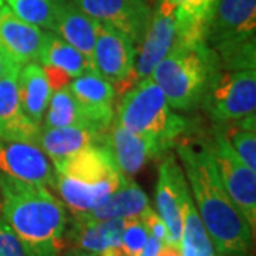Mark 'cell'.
Returning <instances> with one entry per match:
<instances>
[{
  "instance_id": "25",
  "label": "cell",
  "mask_w": 256,
  "mask_h": 256,
  "mask_svg": "<svg viewBox=\"0 0 256 256\" xmlns=\"http://www.w3.org/2000/svg\"><path fill=\"white\" fill-rule=\"evenodd\" d=\"M38 62L60 67L73 78L88 72H96V67L90 58H87L77 48L64 42L62 37L48 30L46 32V40Z\"/></svg>"
},
{
  "instance_id": "20",
  "label": "cell",
  "mask_w": 256,
  "mask_h": 256,
  "mask_svg": "<svg viewBox=\"0 0 256 256\" xmlns=\"http://www.w3.org/2000/svg\"><path fill=\"white\" fill-rule=\"evenodd\" d=\"M175 9V43L195 46L205 34L218 0H164Z\"/></svg>"
},
{
  "instance_id": "29",
  "label": "cell",
  "mask_w": 256,
  "mask_h": 256,
  "mask_svg": "<svg viewBox=\"0 0 256 256\" xmlns=\"http://www.w3.org/2000/svg\"><path fill=\"white\" fill-rule=\"evenodd\" d=\"M148 236L150 235L140 216L126 218L120 248L127 256H140L146 246Z\"/></svg>"
},
{
  "instance_id": "15",
  "label": "cell",
  "mask_w": 256,
  "mask_h": 256,
  "mask_svg": "<svg viewBox=\"0 0 256 256\" xmlns=\"http://www.w3.org/2000/svg\"><path fill=\"white\" fill-rule=\"evenodd\" d=\"M22 67L4 62L0 76V141L36 142L40 127L24 116L20 106L18 77Z\"/></svg>"
},
{
  "instance_id": "30",
  "label": "cell",
  "mask_w": 256,
  "mask_h": 256,
  "mask_svg": "<svg viewBox=\"0 0 256 256\" xmlns=\"http://www.w3.org/2000/svg\"><path fill=\"white\" fill-rule=\"evenodd\" d=\"M0 256H30L13 230L0 216Z\"/></svg>"
},
{
  "instance_id": "14",
  "label": "cell",
  "mask_w": 256,
  "mask_h": 256,
  "mask_svg": "<svg viewBox=\"0 0 256 256\" xmlns=\"http://www.w3.org/2000/svg\"><path fill=\"white\" fill-rule=\"evenodd\" d=\"M175 42V9L161 0L152 13L150 26L140 43L134 63V73L138 82L150 77L154 67L171 50Z\"/></svg>"
},
{
  "instance_id": "24",
  "label": "cell",
  "mask_w": 256,
  "mask_h": 256,
  "mask_svg": "<svg viewBox=\"0 0 256 256\" xmlns=\"http://www.w3.org/2000/svg\"><path fill=\"white\" fill-rule=\"evenodd\" d=\"M180 252L181 256H216L194 204L188 182L182 188V232Z\"/></svg>"
},
{
  "instance_id": "31",
  "label": "cell",
  "mask_w": 256,
  "mask_h": 256,
  "mask_svg": "<svg viewBox=\"0 0 256 256\" xmlns=\"http://www.w3.org/2000/svg\"><path fill=\"white\" fill-rule=\"evenodd\" d=\"M140 220L144 224L148 235L156 238L162 245H168V230L165 226L164 220L156 214L151 206H146L144 212L140 215Z\"/></svg>"
},
{
  "instance_id": "38",
  "label": "cell",
  "mask_w": 256,
  "mask_h": 256,
  "mask_svg": "<svg viewBox=\"0 0 256 256\" xmlns=\"http://www.w3.org/2000/svg\"><path fill=\"white\" fill-rule=\"evenodd\" d=\"M0 210H2V196H0Z\"/></svg>"
},
{
  "instance_id": "7",
  "label": "cell",
  "mask_w": 256,
  "mask_h": 256,
  "mask_svg": "<svg viewBox=\"0 0 256 256\" xmlns=\"http://www.w3.org/2000/svg\"><path fill=\"white\" fill-rule=\"evenodd\" d=\"M205 108L218 122L240 121L256 111V70L218 72L204 96Z\"/></svg>"
},
{
  "instance_id": "37",
  "label": "cell",
  "mask_w": 256,
  "mask_h": 256,
  "mask_svg": "<svg viewBox=\"0 0 256 256\" xmlns=\"http://www.w3.org/2000/svg\"><path fill=\"white\" fill-rule=\"evenodd\" d=\"M3 2H4V0H0V9H2L3 6H4V4H3Z\"/></svg>"
},
{
  "instance_id": "6",
  "label": "cell",
  "mask_w": 256,
  "mask_h": 256,
  "mask_svg": "<svg viewBox=\"0 0 256 256\" xmlns=\"http://www.w3.org/2000/svg\"><path fill=\"white\" fill-rule=\"evenodd\" d=\"M120 126L154 138L168 148L186 130V121L175 114L164 92L151 77L142 78L126 94L114 116Z\"/></svg>"
},
{
  "instance_id": "22",
  "label": "cell",
  "mask_w": 256,
  "mask_h": 256,
  "mask_svg": "<svg viewBox=\"0 0 256 256\" xmlns=\"http://www.w3.org/2000/svg\"><path fill=\"white\" fill-rule=\"evenodd\" d=\"M124 220H86L74 218L73 226L67 238L73 242L74 249L100 255L110 248L121 245Z\"/></svg>"
},
{
  "instance_id": "3",
  "label": "cell",
  "mask_w": 256,
  "mask_h": 256,
  "mask_svg": "<svg viewBox=\"0 0 256 256\" xmlns=\"http://www.w3.org/2000/svg\"><path fill=\"white\" fill-rule=\"evenodd\" d=\"M53 166L52 186L73 218L96 210L118 188L126 176L116 164L107 142L87 146Z\"/></svg>"
},
{
  "instance_id": "9",
  "label": "cell",
  "mask_w": 256,
  "mask_h": 256,
  "mask_svg": "<svg viewBox=\"0 0 256 256\" xmlns=\"http://www.w3.org/2000/svg\"><path fill=\"white\" fill-rule=\"evenodd\" d=\"M210 156L225 191L239 212L255 230L256 226V174L235 152L224 132L216 131L214 142L208 144Z\"/></svg>"
},
{
  "instance_id": "8",
  "label": "cell",
  "mask_w": 256,
  "mask_h": 256,
  "mask_svg": "<svg viewBox=\"0 0 256 256\" xmlns=\"http://www.w3.org/2000/svg\"><path fill=\"white\" fill-rule=\"evenodd\" d=\"M137 44L117 28L98 23L92 64L102 78L112 84L116 92L126 94L138 82L134 73Z\"/></svg>"
},
{
  "instance_id": "4",
  "label": "cell",
  "mask_w": 256,
  "mask_h": 256,
  "mask_svg": "<svg viewBox=\"0 0 256 256\" xmlns=\"http://www.w3.org/2000/svg\"><path fill=\"white\" fill-rule=\"evenodd\" d=\"M220 70V60L204 44L175 43L156 64L151 78L174 110H192L204 98L210 82Z\"/></svg>"
},
{
  "instance_id": "35",
  "label": "cell",
  "mask_w": 256,
  "mask_h": 256,
  "mask_svg": "<svg viewBox=\"0 0 256 256\" xmlns=\"http://www.w3.org/2000/svg\"><path fill=\"white\" fill-rule=\"evenodd\" d=\"M66 256H98L96 254H90V252H84V250H78V249H72Z\"/></svg>"
},
{
  "instance_id": "32",
  "label": "cell",
  "mask_w": 256,
  "mask_h": 256,
  "mask_svg": "<svg viewBox=\"0 0 256 256\" xmlns=\"http://www.w3.org/2000/svg\"><path fill=\"white\" fill-rule=\"evenodd\" d=\"M43 67V72L46 76L47 84L50 87L52 94L57 90H62L70 86V82H73V77L68 73H66L60 67L56 66H50V64H40Z\"/></svg>"
},
{
  "instance_id": "21",
  "label": "cell",
  "mask_w": 256,
  "mask_h": 256,
  "mask_svg": "<svg viewBox=\"0 0 256 256\" xmlns=\"http://www.w3.org/2000/svg\"><path fill=\"white\" fill-rule=\"evenodd\" d=\"M148 204V196L146 192L141 190V186L136 181L131 180V176H124L122 182L116 191L110 194L106 201L98 205L90 214L76 218V220H126L132 216H140Z\"/></svg>"
},
{
  "instance_id": "10",
  "label": "cell",
  "mask_w": 256,
  "mask_h": 256,
  "mask_svg": "<svg viewBox=\"0 0 256 256\" xmlns=\"http://www.w3.org/2000/svg\"><path fill=\"white\" fill-rule=\"evenodd\" d=\"M0 175L46 188L53 184L54 166L36 142L0 141Z\"/></svg>"
},
{
  "instance_id": "34",
  "label": "cell",
  "mask_w": 256,
  "mask_h": 256,
  "mask_svg": "<svg viewBox=\"0 0 256 256\" xmlns=\"http://www.w3.org/2000/svg\"><path fill=\"white\" fill-rule=\"evenodd\" d=\"M98 256H127L122 250H121V248H110V249H107V250H104L102 254H100Z\"/></svg>"
},
{
  "instance_id": "33",
  "label": "cell",
  "mask_w": 256,
  "mask_h": 256,
  "mask_svg": "<svg viewBox=\"0 0 256 256\" xmlns=\"http://www.w3.org/2000/svg\"><path fill=\"white\" fill-rule=\"evenodd\" d=\"M162 246V244L154 236H148V240H146V246L142 249V252H141V255L140 256H158L160 254V249Z\"/></svg>"
},
{
  "instance_id": "23",
  "label": "cell",
  "mask_w": 256,
  "mask_h": 256,
  "mask_svg": "<svg viewBox=\"0 0 256 256\" xmlns=\"http://www.w3.org/2000/svg\"><path fill=\"white\" fill-rule=\"evenodd\" d=\"M18 90L20 106L24 116L34 126L42 127L47 106L52 97L43 67L38 63H28L18 72Z\"/></svg>"
},
{
  "instance_id": "11",
  "label": "cell",
  "mask_w": 256,
  "mask_h": 256,
  "mask_svg": "<svg viewBox=\"0 0 256 256\" xmlns=\"http://www.w3.org/2000/svg\"><path fill=\"white\" fill-rule=\"evenodd\" d=\"M90 18L127 34L137 48L152 18L146 0H73Z\"/></svg>"
},
{
  "instance_id": "5",
  "label": "cell",
  "mask_w": 256,
  "mask_h": 256,
  "mask_svg": "<svg viewBox=\"0 0 256 256\" xmlns=\"http://www.w3.org/2000/svg\"><path fill=\"white\" fill-rule=\"evenodd\" d=\"M256 0H218L205 44L224 70L256 67Z\"/></svg>"
},
{
  "instance_id": "36",
  "label": "cell",
  "mask_w": 256,
  "mask_h": 256,
  "mask_svg": "<svg viewBox=\"0 0 256 256\" xmlns=\"http://www.w3.org/2000/svg\"><path fill=\"white\" fill-rule=\"evenodd\" d=\"M3 70H4V60H3V57L0 54V76L3 73Z\"/></svg>"
},
{
  "instance_id": "27",
  "label": "cell",
  "mask_w": 256,
  "mask_h": 256,
  "mask_svg": "<svg viewBox=\"0 0 256 256\" xmlns=\"http://www.w3.org/2000/svg\"><path fill=\"white\" fill-rule=\"evenodd\" d=\"M12 12L37 28L53 32L57 0H6Z\"/></svg>"
},
{
  "instance_id": "26",
  "label": "cell",
  "mask_w": 256,
  "mask_h": 256,
  "mask_svg": "<svg viewBox=\"0 0 256 256\" xmlns=\"http://www.w3.org/2000/svg\"><path fill=\"white\" fill-rule=\"evenodd\" d=\"M44 116L46 117L43 118L42 124L43 128L84 127L96 130L82 114V108L78 107L68 87L57 90L52 94Z\"/></svg>"
},
{
  "instance_id": "13",
  "label": "cell",
  "mask_w": 256,
  "mask_h": 256,
  "mask_svg": "<svg viewBox=\"0 0 256 256\" xmlns=\"http://www.w3.org/2000/svg\"><path fill=\"white\" fill-rule=\"evenodd\" d=\"M186 184L185 174L172 154L166 156L160 165L156 201L158 215L168 230V245L180 249L182 232V188Z\"/></svg>"
},
{
  "instance_id": "18",
  "label": "cell",
  "mask_w": 256,
  "mask_h": 256,
  "mask_svg": "<svg viewBox=\"0 0 256 256\" xmlns=\"http://www.w3.org/2000/svg\"><path fill=\"white\" fill-rule=\"evenodd\" d=\"M98 22L84 13L76 3L57 0L53 33L92 62Z\"/></svg>"
},
{
  "instance_id": "16",
  "label": "cell",
  "mask_w": 256,
  "mask_h": 256,
  "mask_svg": "<svg viewBox=\"0 0 256 256\" xmlns=\"http://www.w3.org/2000/svg\"><path fill=\"white\" fill-rule=\"evenodd\" d=\"M106 142L118 170L127 176L137 174L148 161L160 156L166 150L154 138L120 126L116 118L106 131Z\"/></svg>"
},
{
  "instance_id": "28",
  "label": "cell",
  "mask_w": 256,
  "mask_h": 256,
  "mask_svg": "<svg viewBox=\"0 0 256 256\" xmlns=\"http://www.w3.org/2000/svg\"><path fill=\"white\" fill-rule=\"evenodd\" d=\"M225 137L239 158L250 168L256 170L255 114L239 121L238 127L229 128Z\"/></svg>"
},
{
  "instance_id": "12",
  "label": "cell",
  "mask_w": 256,
  "mask_h": 256,
  "mask_svg": "<svg viewBox=\"0 0 256 256\" xmlns=\"http://www.w3.org/2000/svg\"><path fill=\"white\" fill-rule=\"evenodd\" d=\"M44 40L46 32L18 18L9 6L0 9V54L6 63H37Z\"/></svg>"
},
{
  "instance_id": "19",
  "label": "cell",
  "mask_w": 256,
  "mask_h": 256,
  "mask_svg": "<svg viewBox=\"0 0 256 256\" xmlns=\"http://www.w3.org/2000/svg\"><path fill=\"white\" fill-rule=\"evenodd\" d=\"M36 144L56 164L90 146L106 144V131L84 127H40Z\"/></svg>"
},
{
  "instance_id": "1",
  "label": "cell",
  "mask_w": 256,
  "mask_h": 256,
  "mask_svg": "<svg viewBox=\"0 0 256 256\" xmlns=\"http://www.w3.org/2000/svg\"><path fill=\"white\" fill-rule=\"evenodd\" d=\"M176 152L214 249L220 256L249 255L255 230L225 191L208 144L184 140L176 146Z\"/></svg>"
},
{
  "instance_id": "2",
  "label": "cell",
  "mask_w": 256,
  "mask_h": 256,
  "mask_svg": "<svg viewBox=\"0 0 256 256\" xmlns=\"http://www.w3.org/2000/svg\"><path fill=\"white\" fill-rule=\"evenodd\" d=\"M0 216L30 256H62L67 236V208L44 186L0 175Z\"/></svg>"
},
{
  "instance_id": "17",
  "label": "cell",
  "mask_w": 256,
  "mask_h": 256,
  "mask_svg": "<svg viewBox=\"0 0 256 256\" xmlns=\"http://www.w3.org/2000/svg\"><path fill=\"white\" fill-rule=\"evenodd\" d=\"M68 88L92 127L98 131H107L116 116V90L112 84L97 72H88L73 78Z\"/></svg>"
}]
</instances>
